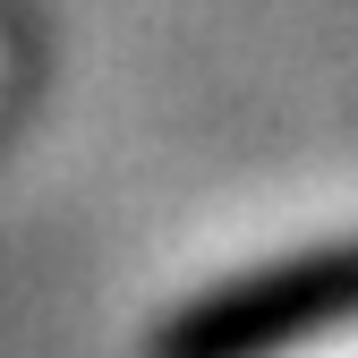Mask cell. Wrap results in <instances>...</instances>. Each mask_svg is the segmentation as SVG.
I'll return each mask as SVG.
<instances>
[{"label": "cell", "mask_w": 358, "mask_h": 358, "mask_svg": "<svg viewBox=\"0 0 358 358\" xmlns=\"http://www.w3.org/2000/svg\"><path fill=\"white\" fill-rule=\"evenodd\" d=\"M333 324H358V239H324L196 290L145 333V358H273Z\"/></svg>", "instance_id": "obj_1"}]
</instances>
